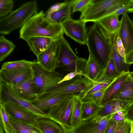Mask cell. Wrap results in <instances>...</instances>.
I'll return each mask as SVG.
<instances>
[{
	"mask_svg": "<svg viewBox=\"0 0 133 133\" xmlns=\"http://www.w3.org/2000/svg\"><path fill=\"white\" fill-rule=\"evenodd\" d=\"M43 10L31 17L21 28L19 38L24 39L31 37H45L59 39L64 32L61 24H53L45 18Z\"/></svg>",
	"mask_w": 133,
	"mask_h": 133,
	"instance_id": "1",
	"label": "cell"
},
{
	"mask_svg": "<svg viewBox=\"0 0 133 133\" xmlns=\"http://www.w3.org/2000/svg\"><path fill=\"white\" fill-rule=\"evenodd\" d=\"M37 1H31L23 4L7 16L0 18V34L8 35L22 28L31 17L37 13Z\"/></svg>",
	"mask_w": 133,
	"mask_h": 133,
	"instance_id": "2",
	"label": "cell"
},
{
	"mask_svg": "<svg viewBox=\"0 0 133 133\" xmlns=\"http://www.w3.org/2000/svg\"><path fill=\"white\" fill-rule=\"evenodd\" d=\"M99 30L94 23L88 33L87 45L89 54L99 61L104 69L110 57L111 47L109 41Z\"/></svg>",
	"mask_w": 133,
	"mask_h": 133,
	"instance_id": "3",
	"label": "cell"
},
{
	"mask_svg": "<svg viewBox=\"0 0 133 133\" xmlns=\"http://www.w3.org/2000/svg\"><path fill=\"white\" fill-rule=\"evenodd\" d=\"M31 68L33 71L34 83L38 95L64 84L66 81L61 83L63 77L55 71H49L43 68L35 60Z\"/></svg>",
	"mask_w": 133,
	"mask_h": 133,
	"instance_id": "4",
	"label": "cell"
},
{
	"mask_svg": "<svg viewBox=\"0 0 133 133\" xmlns=\"http://www.w3.org/2000/svg\"><path fill=\"white\" fill-rule=\"evenodd\" d=\"M59 40L58 59L60 66L64 67V70L71 72L76 70L83 71L87 60L75 54L63 36Z\"/></svg>",
	"mask_w": 133,
	"mask_h": 133,
	"instance_id": "5",
	"label": "cell"
},
{
	"mask_svg": "<svg viewBox=\"0 0 133 133\" xmlns=\"http://www.w3.org/2000/svg\"><path fill=\"white\" fill-rule=\"evenodd\" d=\"M75 94L69 95L51 107L47 113L49 118L60 124L66 131L74 130L71 119Z\"/></svg>",
	"mask_w": 133,
	"mask_h": 133,
	"instance_id": "6",
	"label": "cell"
},
{
	"mask_svg": "<svg viewBox=\"0 0 133 133\" xmlns=\"http://www.w3.org/2000/svg\"><path fill=\"white\" fill-rule=\"evenodd\" d=\"M93 84V82L82 76H77L73 79L66 81L63 85L38 95V99L75 94L82 92Z\"/></svg>",
	"mask_w": 133,
	"mask_h": 133,
	"instance_id": "7",
	"label": "cell"
},
{
	"mask_svg": "<svg viewBox=\"0 0 133 133\" xmlns=\"http://www.w3.org/2000/svg\"><path fill=\"white\" fill-rule=\"evenodd\" d=\"M6 103L22 106L32 112L39 117H49L47 113L41 111L32 103L23 99L9 85L0 81V104Z\"/></svg>",
	"mask_w": 133,
	"mask_h": 133,
	"instance_id": "8",
	"label": "cell"
},
{
	"mask_svg": "<svg viewBox=\"0 0 133 133\" xmlns=\"http://www.w3.org/2000/svg\"><path fill=\"white\" fill-rule=\"evenodd\" d=\"M121 0H92L91 3L81 13L80 19L85 23L96 22L109 8Z\"/></svg>",
	"mask_w": 133,
	"mask_h": 133,
	"instance_id": "9",
	"label": "cell"
},
{
	"mask_svg": "<svg viewBox=\"0 0 133 133\" xmlns=\"http://www.w3.org/2000/svg\"><path fill=\"white\" fill-rule=\"evenodd\" d=\"M85 23L71 18L61 24L64 33L81 45H87V28Z\"/></svg>",
	"mask_w": 133,
	"mask_h": 133,
	"instance_id": "10",
	"label": "cell"
},
{
	"mask_svg": "<svg viewBox=\"0 0 133 133\" xmlns=\"http://www.w3.org/2000/svg\"><path fill=\"white\" fill-rule=\"evenodd\" d=\"M95 23L97 24L101 32L110 43L116 39L119 35L121 25L118 16H108L99 19Z\"/></svg>",
	"mask_w": 133,
	"mask_h": 133,
	"instance_id": "11",
	"label": "cell"
},
{
	"mask_svg": "<svg viewBox=\"0 0 133 133\" xmlns=\"http://www.w3.org/2000/svg\"><path fill=\"white\" fill-rule=\"evenodd\" d=\"M59 39L54 40L47 49L37 58V62L49 71H55L60 66L58 59Z\"/></svg>",
	"mask_w": 133,
	"mask_h": 133,
	"instance_id": "12",
	"label": "cell"
},
{
	"mask_svg": "<svg viewBox=\"0 0 133 133\" xmlns=\"http://www.w3.org/2000/svg\"><path fill=\"white\" fill-rule=\"evenodd\" d=\"M110 115L101 117L97 114L92 117L82 121L74 129L75 133H103Z\"/></svg>",
	"mask_w": 133,
	"mask_h": 133,
	"instance_id": "13",
	"label": "cell"
},
{
	"mask_svg": "<svg viewBox=\"0 0 133 133\" xmlns=\"http://www.w3.org/2000/svg\"><path fill=\"white\" fill-rule=\"evenodd\" d=\"M32 76L33 71L31 67L0 70V81L10 85L18 84Z\"/></svg>",
	"mask_w": 133,
	"mask_h": 133,
	"instance_id": "14",
	"label": "cell"
},
{
	"mask_svg": "<svg viewBox=\"0 0 133 133\" xmlns=\"http://www.w3.org/2000/svg\"><path fill=\"white\" fill-rule=\"evenodd\" d=\"M119 32L126 56L133 51V23L127 13L123 15Z\"/></svg>",
	"mask_w": 133,
	"mask_h": 133,
	"instance_id": "15",
	"label": "cell"
},
{
	"mask_svg": "<svg viewBox=\"0 0 133 133\" xmlns=\"http://www.w3.org/2000/svg\"><path fill=\"white\" fill-rule=\"evenodd\" d=\"M4 104L9 116L30 125L34 126L39 117L32 112L22 106L11 103Z\"/></svg>",
	"mask_w": 133,
	"mask_h": 133,
	"instance_id": "16",
	"label": "cell"
},
{
	"mask_svg": "<svg viewBox=\"0 0 133 133\" xmlns=\"http://www.w3.org/2000/svg\"><path fill=\"white\" fill-rule=\"evenodd\" d=\"M130 72L129 71L121 73L115 78L98 103L99 105L104 106L108 102L116 98L123 83Z\"/></svg>",
	"mask_w": 133,
	"mask_h": 133,
	"instance_id": "17",
	"label": "cell"
},
{
	"mask_svg": "<svg viewBox=\"0 0 133 133\" xmlns=\"http://www.w3.org/2000/svg\"><path fill=\"white\" fill-rule=\"evenodd\" d=\"M8 85L20 96L29 102L32 103L38 99V92L33 82V76L18 84Z\"/></svg>",
	"mask_w": 133,
	"mask_h": 133,
	"instance_id": "18",
	"label": "cell"
},
{
	"mask_svg": "<svg viewBox=\"0 0 133 133\" xmlns=\"http://www.w3.org/2000/svg\"><path fill=\"white\" fill-rule=\"evenodd\" d=\"M23 40L26 41L30 50L38 58L55 39L48 37H36L26 38Z\"/></svg>",
	"mask_w": 133,
	"mask_h": 133,
	"instance_id": "19",
	"label": "cell"
},
{
	"mask_svg": "<svg viewBox=\"0 0 133 133\" xmlns=\"http://www.w3.org/2000/svg\"><path fill=\"white\" fill-rule=\"evenodd\" d=\"M34 126L42 133H64L66 131L60 124L49 117H38Z\"/></svg>",
	"mask_w": 133,
	"mask_h": 133,
	"instance_id": "20",
	"label": "cell"
},
{
	"mask_svg": "<svg viewBox=\"0 0 133 133\" xmlns=\"http://www.w3.org/2000/svg\"><path fill=\"white\" fill-rule=\"evenodd\" d=\"M116 99L120 101L125 111L133 103V80L129 76L123 83Z\"/></svg>",
	"mask_w": 133,
	"mask_h": 133,
	"instance_id": "21",
	"label": "cell"
},
{
	"mask_svg": "<svg viewBox=\"0 0 133 133\" xmlns=\"http://www.w3.org/2000/svg\"><path fill=\"white\" fill-rule=\"evenodd\" d=\"M103 68L99 61L95 57L89 54L83 70L89 79L95 82L102 73Z\"/></svg>",
	"mask_w": 133,
	"mask_h": 133,
	"instance_id": "22",
	"label": "cell"
},
{
	"mask_svg": "<svg viewBox=\"0 0 133 133\" xmlns=\"http://www.w3.org/2000/svg\"><path fill=\"white\" fill-rule=\"evenodd\" d=\"M66 4L50 16L51 23L61 24L71 18L72 5L70 1H66Z\"/></svg>",
	"mask_w": 133,
	"mask_h": 133,
	"instance_id": "23",
	"label": "cell"
},
{
	"mask_svg": "<svg viewBox=\"0 0 133 133\" xmlns=\"http://www.w3.org/2000/svg\"><path fill=\"white\" fill-rule=\"evenodd\" d=\"M70 94L38 99L32 103L39 110L44 112L45 110H49Z\"/></svg>",
	"mask_w": 133,
	"mask_h": 133,
	"instance_id": "24",
	"label": "cell"
},
{
	"mask_svg": "<svg viewBox=\"0 0 133 133\" xmlns=\"http://www.w3.org/2000/svg\"><path fill=\"white\" fill-rule=\"evenodd\" d=\"M103 106L92 100L82 101L81 112L82 121L97 114Z\"/></svg>",
	"mask_w": 133,
	"mask_h": 133,
	"instance_id": "25",
	"label": "cell"
},
{
	"mask_svg": "<svg viewBox=\"0 0 133 133\" xmlns=\"http://www.w3.org/2000/svg\"><path fill=\"white\" fill-rule=\"evenodd\" d=\"M118 74L111 53L109 60L101 75L97 80L93 83L103 81H112Z\"/></svg>",
	"mask_w": 133,
	"mask_h": 133,
	"instance_id": "26",
	"label": "cell"
},
{
	"mask_svg": "<svg viewBox=\"0 0 133 133\" xmlns=\"http://www.w3.org/2000/svg\"><path fill=\"white\" fill-rule=\"evenodd\" d=\"M117 39V38H116ZM116 40L111 43V54L116 65L118 74L130 71L129 65L125 63V59L120 55L117 50Z\"/></svg>",
	"mask_w": 133,
	"mask_h": 133,
	"instance_id": "27",
	"label": "cell"
},
{
	"mask_svg": "<svg viewBox=\"0 0 133 133\" xmlns=\"http://www.w3.org/2000/svg\"><path fill=\"white\" fill-rule=\"evenodd\" d=\"M82 101L77 95H75L71 119L73 129L77 128L82 121L81 118V106Z\"/></svg>",
	"mask_w": 133,
	"mask_h": 133,
	"instance_id": "28",
	"label": "cell"
},
{
	"mask_svg": "<svg viewBox=\"0 0 133 133\" xmlns=\"http://www.w3.org/2000/svg\"><path fill=\"white\" fill-rule=\"evenodd\" d=\"M0 124L5 133H16L15 126L5 108L4 104H0Z\"/></svg>",
	"mask_w": 133,
	"mask_h": 133,
	"instance_id": "29",
	"label": "cell"
},
{
	"mask_svg": "<svg viewBox=\"0 0 133 133\" xmlns=\"http://www.w3.org/2000/svg\"><path fill=\"white\" fill-rule=\"evenodd\" d=\"M120 111H124L119 101L112 100L103 106L97 114L101 117H105Z\"/></svg>",
	"mask_w": 133,
	"mask_h": 133,
	"instance_id": "30",
	"label": "cell"
},
{
	"mask_svg": "<svg viewBox=\"0 0 133 133\" xmlns=\"http://www.w3.org/2000/svg\"><path fill=\"white\" fill-rule=\"evenodd\" d=\"M16 45L3 35L0 37V62L4 60L13 52Z\"/></svg>",
	"mask_w": 133,
	"mask_h": 133,
	"instance_id": "31",
	"label": "cell"
},
{
	"mask_svg": "<svg viewBox=\"0 0 133 133\" xmlns=\"http://www.w3.org/2000/svg\"><path fill=\"white\" fill-rule=\"evenodd\" d=\"M35 61L22 59L5 62L3 63L0 70H11L23 68H31Z\"/></svg>",
	"mask_w": 133,
	"mask_h": 133,
	"instance_id": "32",
	"label": "cell"
},
{
	"mask_svg": "<svg viewBox=\"0 0 133 133\" xmlns=\"http://www.w3.org/2000/svg\"><path fill=\"white\" fill-rule=\"evenodd\" d=\"M9 116L15 126L16 133H42L34 126L28 124L11 116Z\"/></svg>",
	"mask_w": 133,
	"mask_h": 133,
	"instance_id": "33",
	"label": "cell"
},
{
	"mask_svg": "<svg viewBox=\"0 0 133 133\" xmlns=\"http://www.w3.org/2000/svg\"><path fill=\"white\" fill-rule=\"evenodd\" d=\"M113 80L103 81L97 83H93V84L92 86L84 91L79 93L77 95L81 98H82L86 95L96 92L108 86Z\"/></svg>",
	"mask_w": 133,
	"mask_h": 133,
	"instance_id": "34",
	"label": "cell"
},
{
	"mask_svg": "<svg viewBox=\"0 0 133 133\" xmlns=\"http://www.w3.org/2000/svg\"><path fill=\"white\" fill-rule=\"evenodd\" d=\"M13 0H0V17H5L11 13L14 6Z\"/></svg>",
	"mask_w": 133,
	"mask_h": 133,
	"instance_id": "35",
	"label": "cell"
},
{
	"mask_svg": "<svg viewBox=\"0 0 133 133\" xmlns=\"http://www.w3.org/2000/svg\"><path fill=\"white\" fill-rule=\"evenodd\" d=\"M133 130V122L126 119L117 122V127L113 133H132Z\"/></svg>",
	"mask_w": 133,
	"mask_h": 133,
	"instance_id": "36",
	"label": "cell"
},
{
	"mask_svg": "<svg viewBox=\"0 0 133 133\" xmlns=\"http://www.w3.org/2000/svg\"><path fill=\"white\" fill-rule=\"evenodd\" d=\"M111 84L107 87L98 91L81 98L82 100V101H85L92 100L98 103L102 99L105 93Z\"/></svg>",
	"mask_w": 133,
	"mask_h": 133,
	"instance_id": "37",
	"label": "cell"
},
{
	"mask_svg": "<svg viewBox=\"0 0 133 133\" xmlns=\"http://www.w3.org/2000/svg\"><path fill=\"white\" fill-rule=\"evenodd\" d=\"M92 0H72L70 1L72 12L77 11L82 12L91 3Z\"/></svg>",
	"mask_w": 133,
	"mask_h": 133,
	"instance_id": "38",
	"label": "cell"
},
{
	"mask_svg": "<svg viewBox=\"0 0 133 133\" xmlns=\"http://www.w3.org/2000/svg\"><path fill=\"white\" fill-rule=\"evenodd\" d=\"M130 1V0H121L119 2L114 5L107 9L99 19L107 16L112 15L119 8L128 5Z\"/></svg>",
	"mask_w": 133,
	"mask_h": 133,
	"instance_id": "39",
	"label": "cell"
},
{
	"mask_svg": "<svg viewBox=\"0 0 133 133\" xmlns=\"http://www.w3.org/2000/svg\"><path fill=\"white\" fill-rule=\"evenodd\" d=\"M66 4L65 1L63 2L57 3L51 5L44 13L46 19L51 23L50 16L51 14L59 10Z\"/></svg>",
	"mask_w": 133,
	"mask_h": 133,
	"instance_id": "40",
	"label": "cell"
},
{
	"mask_svg": "<svg viewBox=\"0 0 133 133\" xmlns=\"http://www.w3.org/2000/svg\"><path fill=\"white\" fill-rule=\"evenodd\" d=\"M78 75L82 76L89 79L88 76L85 74L83 71H78L76 70L75 71L70 72L64 77L60 83L71 80Z\"/></svg>",
	"mask_w": 133,
	"mask_h": 133,
	"instance_id": "41",
	"label": "cell"
},
{
	"mask_svg": "<svg viewBox=\"0 0 133 133\" xmlns=\"http://www.w3.org/2000/svg\"><path fill=\"white\" fill-rule=\"evenodd\" d=\"M117 125V122L111 116L106 124L103 133H113Z\"/></svg>",
	"mask_w": 133,
	"mask_h": 133,
	"instance_id": "42",
	"label": "cell"
},
{
	"mask_svg": "<svg viewBox=\"0 0 133 133\" xmlns=\"http://www.w3.org/2000/svg\"><path fill=\"white\" fill-rule=\"evenodd\" d=\"M116 43L117 50L118 52L125 60L126 56L125 49L119 35L116 39Z\"/></svg>",
	"mask_w": 133,
	"mask_h": 133,
	"instance_id": "43",
	"label": "cell"
},
{
	"mask_svg": "<svg viewBox=\"0 0 133 133\" xmlns=\"http://www.w3.org/2000/svg\"><path fill=\"white\" fill-rule=\"evenodd\" d=\"M125 111L124 117L133 123V103L127 108Z\"/></svg>",
	"mask_w": 133,
	"mask_h": 133,
	"instance_id": "44",
	"label": "cell"
},
{
	"mask_svg": "<svg viewBox=\"0 0 133 133\" xmlns=\"http://www.w3.org/2000/svg\"><path fill=\"white\" fill-rule=\"evenodd\" d=\"M111 116L117 122H122L126 119L124 117L120 116L116 112L111 115Z\"/></svg>",
	"mask_w": 133,
	"mask_h": 133,
	"instance_id": "45",
	"label": "cell"
},
{
	"mask_svg": "<svg viewBox=\"0 0 133 133\" xmlns=\"http://www.w3.org/2000/svg\"><path fill=\"white\" fill-rule=\"evenodd\" d=\"M127 6L128 5L119 8L112 15H114L119 16L120 15H123L127 13Z\"/></svg>",
	"mask_w": 133,
	"mask_h": 133,
	"instance_id": "46",
	"label": "cell"
},
{
	"mask_svg": "<svg viewBox=\"0 0 133 133\" xmlns=\"http://www.w3.org/2000/svg\"><path fill=\"white\" fill-rule=\"evenodd\" d=\"M125 60V63L129 65L133 64V51L126 56Z\"/></svg>",
	"mask_w": 133,
	"mask_h": 133,
	"instance_id": "47",
	"label": "cell"
},
{
	"mask_svg": "<svg viewBox=\"0 0 133 133\" xmlns=\"http://www.w3.org/2000/svg\"><path fill=\"white\" fill-rule=\"evenodd\" d=\"M133 12V0L130 1L127 6V12Z\"/></svg>",
	"mask_w": 133,
	"mask_h": 133,
	"instance_id": "48",
	"label": "cell"
},
{
	"mask_svg": "<svg viewBox=\"0 0 133 133\" xmlns=\"http://www.w3.org/2000/svg\"><path fill=\"white\" fill-rule=\"evenodd\" d=\"M4 130L2 126L0 124V133H4Z\"/></svg>",
	"mask_w": 133,
	"mask_h": 133,
	"instance_id": "49",
	"label": "cell"
},
{
	"mask_svg": "<svg viewBox=\"0 0 133 133\" xmlns=\"http://www.w3.org/2000/svg\"><path fill=\"white\" fill-rule=\"evenodd\" d=\"M129 76L131 79L133 80V71L130 72Z\"/></svg>",
	"mask_w": 133,
	"mask_h": 133,
	"instance_id": "50",
	"label": "cell"
},
{
	"mask_svg": "<svg viewBox=\"0 0 133 133\" xmlns=\"http://www.w3.org/2000/svg\"><path fill=\"white\" fill-rule=\"evenodd\" d=\"M64 133H75L74 131V130L69 131H66Z\"/></svg>",
	"mask_w": 133,
	"mask_h": 133,
	"instance_id": "51",
	"label": "cell"
},
{
	"mask_svg": "<svg viewBox=\"0 0 133 133\" xmlns=\"http://www.w3.org/2000/svg\"><path fill=\"white\" fill-rule=\"evenodd\" d=\"M132 23H133V19H132Z\"/></svg>",
	"mask_w": 133,
	"mask_h": 133,
	"instance_id": "52",
	"label": "cell"
},
{
	"mask_svg": "<svg viewBox=\"0 0 133 133\" xmlns=\"http://www.w3.org/2000/svg\"><path fill=\"white\" fill-rule=\"evenodd\" d=\"M132 133H133V130Z\"/></svg>",
	"mask_w": 133,
	"mask_h": 133,
	"instance_id": "53",
	"label": "cell"
},
{
	"mask_svg": "<svg viewBox=\"0 0 133 133\" xmlns=\"http://www.w3.org/2000/svg\"></svg>",
	"mask_w": 133,
	"mask_h": 133,
	"instance_id": "54",
	"label": "cell"
}]
</instances>
